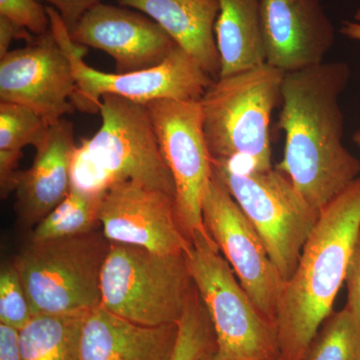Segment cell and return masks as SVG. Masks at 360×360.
<instances>
[{"label": "cell", "instance_id": "obj_5", "mask_svg": "<svg viewBox=\"0 0 360 360\" xmlns=\"http://www.w3.org/2000/svg\"><path fill=\"white\" fill-rule=\"evenodd\" d=\"M101 305L144 326L179 324L196 290L186 253L160 255L111 243L101 279Z\"/></svg>", "mask_w": 360, "mask_h": 360}, {"label": "cell", "instance_id": "obj_24", "mask_svg": "<svg viewBox=\"0 0 360 360\" xmlns=\"http://www.w3.org/2000/svg\"><path fill=\"white\" fill-rule=\"evenodd\" d=\"M217 347L214 329L198 290L179 322L176 345L170 360H200Z\"/></svg>", "mask_w": 360, "mask_h": 360}, {"label": "cell", "instance_id": "obj_33", "mask_svg": "<svg viewBox=\"0 0 360 360\" xmlns=\"http://www.w3.org/2000/svg\"><path fill=\"white\" fill-rule=\"evenodd\" d=\"M352 139H354L355 144L360 148V129L354 132V137H352Z\"/></svg>", "mask_w": 360, "mask_h": 360}, {"label": "cell", "instance_id": "obj_25", "mask_svg": "<svg viewBox=\"0 0 360 360\" xmlns=\"http://www.w3.org/2000/svg\"><path fill=\"white\" fill-rule=\"evenodd\" d=\"M32 316L18 269L14 264L2 265L0 270V324L20 331Z\"/></svg>", "mask_w": 360, "mask_h": 360}, {"label": "cell", "instance_id": "obj_19", "mask_svg": "<svg viewBox=\"0 0 360 360\" xmlns=\"http://www.w3.org/2000/svg\"><path fill=\"white\" fill-rule=\"evenodd\" d=\"M215 39L220 56L219 77L265 63L260 0H219Z\"/></svg>", "mask_w": 360, "mask_h": 360}, {"label": "cell", "instance_id": "obj_30", "mask_svg": "<svg viewBox=\"0 0 360 360\" xmlns=\"http://www.w3.org/2000/svg\"><path fill=\"white\" fill-rule=\"evenodd\" d=\"M0 360H21L18 330L0 324Z\"/></svg>", "mask_w": 360, "mask_h": 360}, {"label": "cell", "instance_id": "obj_3", "mask_svg": "<svg viewBox=\"0 0 360 360\" xmlns=\"http://www.w3.org/2000/svg\"><path fill=\"white\" fill-rule=\"evenodd\" d=\"M101 125L82 139L73 156L71 186L103 193L120 181H134L175 196L146 104L115 94L101 97Z\"/></svg>", "mask_w": 360, "mask_h": 360}, {"label": "cell", "instance_id": "obj_17", "mask_svg": "<svg viewBox=\"0 0 360 360\" xmlns=\"http://www.w3.org/2000/svg\"><path fill=\"white\" fill-rule=\"evenodd\" d=\"M179 324L136 323L99 305L82 328V360H170Z\"/></svg>", "mask_w": 360, "mask_h": 360}, {"label": "cell", "instance_id": "obj_26", "mask_svg": "<svg viewBox=\"0 0 360 360\" xmlns=\"http://www.w3.org/2000/svg\"><path fill=\"white\" fill-rule=\"evenodd\" d=\"M0 15L26 28L34 35L51 30L46 6L39 0H0Z\"/></svg>", "mask_w": 360, "mask_h": 360}, {"label": "cell", "instance_id": "obj_23", "mask_svg": "<svg viewBox=\"0 0 360 360\" xmlns=\"http://www.w3.org/2000/svg\"><path fill=\"white\" fill-rule=\"evenodd\" d=\"M303 360H360V302L333 312L310 342Z\"/></svg>", "mask_w": 360, "mask_h": 360}, {"label": "cell", "instance_id": "obj_31", "mask_svg": "<svg viewBox=\"0 0 360 360\" xmlns=\"http://www.w3.org/2000/svg\"><path fill=\"white\" fill-rule=\"evenodd\" d=\"M355 21H347L340 28V33L350 39L360 41V7L354 15Z\"/></svg>", "mask_w": 360, "mask_h": 360}, {"label": "cell", "instance_id": "obj_18", "mask_svg": "<svg viewBox=\"0 0 360 360\" xmlns=\"http://www.w3.org/2000/svg\"><path fill=\"white\" fill-rule=\"evenodd\" d=\"M158 22L213 79L220 75L215 39L219 0H117Z\"/></svg>", "mask_w": 360, "mask_h": 360}, {"label": "cell", "instance_id": "obj_27", "mask_svg": "<svg viewBox=\"0 0 360 360\" xmlns=\"http://www.w3.org/2000/svg\"><path fill=\"white\" fill-rule=\"evenodd\" d=\"M39 1L44 6L53 7L60 14L68 30H71L78 20L89 8L101 2V0H39Z\"/></svg>", "mask_w": 360, "mask_h": 360}, {"label": "cell", "instance_id": "obj_14", "mask_svg": "<svg viewBox=\"0 0 360 360\" xmlns=\"http://www.w3.org/2000/svg\"><path fill=\"white\" fill-rule=\"evenodd\" d=\"M70 33L75 44L110 56L117 73L160 65L179 47L172 37L146 14L103 2L89 8Z\"/></svg>", "mask_w": 360, "mask_h": 360}, {"label": "cell", "instance_id": "obj_10", "mask_svg": "<svg viewBox=\"0 0 360 360\" xmlns=\"http://www.w3.org/2000/svg\"><path fill=\"white\" fill-rule=\"evenodd\" d=\"M161 153L175 186L177 219L189 241L208 234L202 201L212 179V158L203 131L200 101H155L146 104Z\"/></svg>", "mask_w": 360, "mask_h": 360}, {"label": "cell", "instance_id": "obj_4", "mask_svg": "<svg viewBox=\"0 0 360 360\" xmlns=\"http://www.w3.org/2000/svg\"><path fill=\"white\" fill-rule=\"evenodd\" d=\"M284 75L264 63L213 80L200 99L212 160L271 169L270 122L283 101Z\"/></svg>", "mask_w": 360, "mask_h": 360}, {"label": "cell", "instance_id": "obj_15", "mask_svg": "<svg viewBox=\"0 0 360 360\" xmlns=\"http://www.w3.org/2000/svg\"><path fill=\"white\" fill-rule=\"evenodd\" d=\"M265 63L284 73L323 63L335 30L319 0H260Z\"/></svg>", "mask_w": 360, "mask_h": 360}, {"label": "cell", "instance_id": "obj_11", "mask_svg": "<svg viewBox=\"0 0 360 360\" xmlns=\"http://www.w3.org/2000/svg\"><path fill=\"white\" fill-rule=\"evenodd\" d=\"M202 219L241 286L265 319L276 326L285 281L257 229L214 175L203 198Z\"/></svg>", "mask_w": 360, "mask_h": 360}, {"label": "cell", "instance_id": "obj_6", "mask_svg": "<svg viewBox=\"0 0 360 360\" xmlns=\"http://www.w3.org/2000/svg\"><path fill=\"white\" fill-rule=\"evenodd\" d=\"M111 243L103 232L30 241L14 260L33 315L89 312L101 305Z\"/></svg>", "mask_w": 360, "mask_h": 360}, {"label": "cell", "instance_id": "obj_7", "mask_svg": "<svg viewBox=\"0 0 360 360\" xmlns=\"http://www.w3.org/2000/svg\"><path fill=\"white\" fill-rule=\"evenodd\" d=\"M212 174L257 229L284 281H290L319 212L276 167L257 170L212 160Z\"/></svg>", "mask_w": 360, "mask_h": 360}, {"label": "cell", "instance_id": "obj_21", "mask_svg": "<svg viewBox=\"0 0 360 360\" xmlns=\"http://www.w3.org/2000/svg\"><path fill=\"white\" fill-rule=\"evenodd\" d=\"M49 125L35 111L11 103H0V191L6 198L15 189L22 149L37 148Z\"/></svg>", "mask_w": 360, "mask_h": 360}, {"label": "cell", "instance_id": "obj_32", "mask_svg": "<svg viewBox=\"0 0 360 360\" xmlns=\"http://www.w3.org/2000/svg\"><path fill=\"white\" fill-rule=\"evenodd\" d=\"M200 360H232L227 357L222 356L217 352V347L213 348L210 352H207Z\"/></svg>", "mask_w": 360, "mask_h": 360}, {"label": "cell", "instance_id": "obj_12", "mask_svg": "<svg viewBox=\"0 0 360 360\" xmlns=\"http://www.w3.org/2000/svg\"><path fill=\"white\" fill-rule=\"evenodd\" d=\"M77 82L51 30L0 58V103L26 106L49 125L72 112Z\"/></svg>", "mask_w": 360, "mask_h": 360}, {"label": "cell", "instance_id": "obj_1", "mask_svg": "<svg viewBox=\"0 0 360 360\" xmlns=\"http://www.w3.org/2000/svg\"><path fill=\"white\" fill-rule=\"evenodd\" d=\"M349 78L342 61L284 75L278 127L285 142L276 168L319 212L360 174V160L343 144L340 97Z\"/></svg>", "mask_w": 360, "mask_h": 360}, {"label": "cell", "instance_id": "obj_28", "mask_svg": "<svg viewBox=\"0 0 360 360\" xmlns=\"http://www.w3.org/2000/svg\"><path fill=\"white\" fill-rule=\"evenodd\" d=\"M35 37L37 35L32 34L22 26L0 15V58L11 51L9 47L13 40L23 39L27 44L32 41Z\"/></svg>", "mask_w": 360, "mask_h": 360}, {"label": "cell", "instance_id": "obj_2", "mask_svg": "<svg viewBox=\"0 0 360 360\" xmlns=\"http://www.w3.org/2000/svg\"><path fill=\"white\" fill-rule=\"evenodd\" d=\"M360 234V174L319 212L277 307L278 360H303L333 305Z\"/></svg>", "mask_w": 360, "mask_h": 360}, {"label": "cell", "instance_id": "obj_16", "mask_svg": "<svg viewBox=\"0 0 360 360\" xmlns=\"http://www.w3.org/2000/svg\"><path fill=\"white\" fill-rule=\"evenodd\" d=\"M77 144L72 123L63 120L49 125L35 148L30 168L16 176L15 212L18 222L32 229L61 202L71 188V167Z\"/></svg>", "mask_w": 360, "mask_h": 360}, {"label": "cell", "instance_id": "obj_13", "mask_svg": "<svg viewBox=\"0 0 360 360\" xmlns=\"http://www.w3.org/2000/svg\"><path fill=\"white\" fill-rule=\"evenodd\" d=\"M99 221L110 243L160 255L187 253L191 248L177 219L174 196L136 182H116L105 191Z\"/></svg>", "mask_w": 360, "mask_h": 360}, {"label": "cell", "instance_id": "obj_29", "mask_svg": "<svg viewBox=\"0 0 360 360\" xmlns=\"http://www.w3.org/2000/svg\"><path fill=\"white\" fill-rule=\"evenodd\" d=\"M345 283L347 297L354 298L360 302V234L348 264Z\"/></svg>", "mask_w": 360, "mask_h": 360}, {"label": "cell", "instance_id": "obj_9", "mask_svg": "<svg viewBox=\"0 0 360 360\" xmlns=\"http://www.w3.org/2000/svg\"><path fill=\"white\" fill-rule=\"evenodd\" d=\"M46 8L51 32L70 59L77 82L72 103L82 112H98L101 97L105 94L142 104L155 101H200L214 80L179 46L162 63L146 70L127 73L94 70L84 60L87 47L73 41L53 7Z\"/></svg>", "mask_w": 360, "mask_h": 360}, {"label": "cell", "instance_id": "obj_22", "mask_svg": "<svg viewBox=\"0 0 360 360\" xmlns=\"http://www.w3.org/2000/svg\"><path fill=\"white\" fill-rule=\"evenodd\" d=\"M104 193H87L71 186L65 200L35 226L30 241L71 238L96 231Z\"/></svg>", "mask_w": 360, "mask_h": 360}, {"label": "cell", "instance_id": "obj_8", "mask_svg": "<svg viewBox=\"0 0 360 360\" xmlns=\"http://www.w3.org/2000/svg\"><path fill=\"white\" fill-rule=\"evenodd\" d=\"M191 243L187 262L212 319L217 352L232 360H278L276 326L255 307L212 236L198 233Z\"/></svg>", "mask_w": 360, "mask_h": 360}, {"label": "cell", "instance_id": "obj_20", "mask_svg": "<svg viewBox=\"0 0 360 360\" xmlns=\"http://www.w3.org/2000/svg\"><path fill=\"white\" fill-rule=\"evenodd\" d=\"M89 314L33 315L18 331L21 360H82V328Z\"/></svg>", "mask_w": 360, "mask_h": 360}]
</instances>
